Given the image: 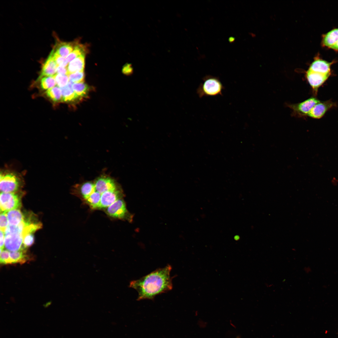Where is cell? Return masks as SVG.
Wrapping results in <instances>:
<instances>
[{
  "label": "cell",
  "mask_w": 338,
  "mask_h": 338,
  "mask_svg": "<svg viewBox=\"0 0 338 338\" xmlns=\"http://www.w3.org/2000/svg\"><path fill=\"white\" fill-rule=\"evenodd\" d=\"M172 269L171 266L168 264L139 279L131 281L129 287L137 292V300H152L157 295L171 290L173 287L172 277L170 276Z\"/></svg>",
  "instance_id": "cell-1"
},
{
  "label": "cell",
  "mask_w": 338,
  "mask_h": 338,
  "mask_svg": "<svg viewBox=\"0 0 338 338\" xmlns=\"http://www.w3.org/2000/svg\"><path fill=\"white\" fill-rule=\"evenodd\" d=\"M224 87L219 79L212 76H207L198 87L197 93L200 98L222 95Z\"/></svg>",
  "instance_id": "cell-2"
},
{
  "label": "cell",
  "mask_w": 338,
  "mask_h": 338,
  "mask_svg": "<svg viewBox=\"0 0 338 338\" xmlns=\"http://www.w3.org/2000/svg\"><path fill=\"white\" fill-rule=\"evenodd\" d=\"M23 183L22 177L17 173L9 170L1 171L0 189L1 192H17Z\"/></svg>",
  "instance_id": "cell-3"
},
{
  "label": "cell",
  "mask_w": 338,
  "mask_h": 338,
  "mask_svg": "<svg viewBox=\"0 0 338 338\" xmlns=\"http://www.w3.org/2000/svg\"><path fill=\"white\" fill-rule=\"evenodd\" d=\"M106 213L110 216L118 219L127 220H132L133 216L127 209L125 203L122 199L116 200L106 208Z\"/></svg>",
  "instance_id": "cell-4"
},
{
  "label": "cell",
  "mask_w": 338,
  "mask_h": 338,
  "mask_svg": "<svg viewBox=\"0 0 338 338\" xmlns=\"http://www.w3.org/2000/svg\"><path fill=\"white\" fill-rule=\"evenodd\" d=\"M14 192H1L0 197L1 212H7L12 210L18 209L21 206L20 198Z\"/></svg>",
  "instance_id": "cell-5"
},
{
  "label": "cell",
  "mask_w": 338,
  "mask_h": 338,
  "mask_svg": "<svg viewBox=\"0 0 338 338\" xmlns=\"http://www.w3.org/2000/svg\"><path fill=\"white\" fill-rule=\"evenodd\" d=\"M23 236L19 233H5L4 246L10 252L18 251L24 247L23 245Z\"/></svg>",
  "instance_id": "cell-6"
},
{
  "label": "cell",
  "mask_w": 338,
  "mask_h": 338,
  "mask_svg": "<svg viewBox=\"0 0 338 338\" xmlns=\"http://www.w3.org/2000/svg\"><path fill=\"white\" fill-rule=\"evenodd\" d=\"M320 101L316 98L311 97L296 104L290 105L293 113L299 116L308 115L313 107Z\"/></svg>",
  "instance_id": "cell-7"
},
{
  "label": "cell",
  "mask_w": 338,
  "mask_h": 338,
  "mask_svg": "<svg viewBox=\"0 0 338 338\" xmlns=\"http://www.w3.org/2000/svg\"><path fill=\"white\" fill-rule=\"evenodd\" d=\"M330 74H323L308 70L306 72L307 80L316 93L318 88L328 79Z\"/></svg>",
  "instance_id": "cell-8"
},
{
  "label": "cell",
  "mask_w": 338,
  "mask_h": 338,
  "mask_svg": "<svg viewBox=\"0 0 338 338\" xmlns=\"http://www.w3.org/2000/svg\"><path fill=\"white\" fill-rule=\"evenodd\" d=\"M122 193L115 189L105 192L101 194L100 201L98 208H107L116 200L120 198Z\"/></svg>",
  "instance_id": "cell-9"
},
{
  "label": "cell",
  "mask_w": 338,
  "mask_h": 338,
  "mask_svg": "<svg viewBox=\"0 0 338 338\" xmlns=\"http://www.w3.org/2000/svg\"><path fill=\"white\" fill-rule=\"evenodd\" d=\"M94 183L96 191L101 194L117 188L114 181L108 177L102 176L99 177Z\"/></svg>",
  "instance_id": "cell-10"
},
{
  "label": "cell",
  "mask_w": 338,
  "mask_h": 338,
  "mask_svg": "<svg viewBox=\"0 0 338 338\" xmlns=\"http://www.w3.org/2000/svg\"><path fill=\"white\" fill-rule=\"evenodd\" d=\"M334 105L333 102L330 100L320 101L315 105L307 115L313 118L320 119Z\"/></svg>",
  "instance_id": "cell-11"
},
{
  "label": "cell",
  "mask_w": 338,
  "mask_h": 338,
  "mask_svg": "<svg viewBox=\"0 0 338 338\" xmlns=\"http://www.w3.org/2000/svg\"><path fill=\"white\" fill-rule=\"evenodd\" d=\"M335 62H328L318 57H316L311 64L308 70L312 71L330 74V68Z\"/></svg>",
  "instance_id": "cell-12"
},
{
  "label": "cell",
  "mask_w": 338,
  "mask_h": 338,
  "mask_svg": "<svg viewBox=\"0 0 338 338\" xmlns=\"http://www.w3.org/2000/svg\"><path fill=\"white\" fill-rule=\"evenodd\" d=\"M53 50L54 52L64 58L66 57L74 50L77 40L71 42L61 41L57 38Z\"/></svg>",
  "instance_id": "cell-13"
},
{
  "label": "cell",
  "mask_w": 338,
  "mask_h": 338,
  "mask_svg": "<svg viewBox=\"0 0 338 338\" xmlns=\"http://www.w3.org/2000/svg\"><path fill=\"white\" fill-rule=\"evenodd\" d=\"M58 65L54 60L52 53L51 52L48 58L43 65L40 79L44 76H54L57 73Z\"/></svg>",
  "instance_id": "cell-14"
},
{
  "label": "cell",
  "mask_w": 338,
  "mask_h": 338,
  "mask_svg": "<svg viewBox=\"0 0 338 338\" xmlns=\"http://www.w3.org/2000/svg\"><path fill=\"white\" fill-rule=\"evenodd\" d=\"M86 54H82L70 62L67 66L69 75L78 72L83 71L85 66Z\"/></svg>",
  "instance_id": "cell-15"
},
{
  "label": "cell",
  "mask_w": 338,
  "mask_h": 338,
  "mask_svg": "<svg viewBox=\"0 0 338 338\" xmlns=\"http://www.w3.org/2000/svg\"><path fill=\"white\" fill-rule=\"evenodd\" d=\"M338 41V28H335L322 35L321 45L330 48Z\"/></svg>",
  "instance_id": "cell-16"
},
{
  "label": "cell",
  "mask_w": 338,
  "mask_h": 338,
  "mask_svg": "<svg viewBox=\"0 0 338 338\" xmlns=\"http://www.w3.org/2000/svg\"><path fill=\"white\" fill-rule=\"evenodd\" d=\"M72 83L69 81L66 85L60 88L62 101L69 102L80 99L74 92L72 88Z\"/></svg>",
  "instance_id": "cell-17"
},
{
  "label": "cell",
  "mask_w": 338,
  "mask_h": 338,
  "mask_svg": "<svg viewBox=\"0 0 338 338\" xmlns=\"http://www.w3.org/2000/svg\"><path fill=\"white\" fill-rule=\"evenodd\" d=\"M26 248L23 247L18 251L10 252L11 264H23L30 260V257L27 254Z\"/></svg>",
  "instance_id": "cell-18"
},
{
  "label": "cell",
  "mask_w": 338,
  "mask_h": 338,
  "mask_svg": "<svg viewBox=\"0 0 338 338\" xmlns=\"http://www.w3.org/2000/svg\"><path fill=\"white\" fill-rule=\"evenodd\" d=\"M88 51L87 45L79 43V40H77L73 50L66 57V59L68 63H70L80 55L86 54Z\"/></svg>",
  "instance_id": "cell-19"
},
{
  "label": "cell",
  "mask_w": 338,
  "mask_h": 338,
  "mask_svg": "<svg viewBox=\"0 0 338 338\" xmlns=\"http://www.w3.org/2000/svg\"><path fill=\"white\" fill-rule=\"evenodd\" d=\"M6 213L9 225H17L24 220V216L19 209L12 210Z\"/></svg>",
  "instance_id": "cell-20"
},
{
  "label": "cell",
  "mask_w": 338,
  "mask_h": 338,
  "mask_svg": "<svg viewBox=\"0 0 338 338\" xmlns=\"http://www.w3.org/2000/svg\"><path fill=\"white\" fill-rule=\"evenodd\" d=\"M79 186L80 193L85 200L96 191L94 183L91 182H85Z\"/></svg>",
  "instance_id": "cell-21"
},
{
  "label": "cell",
  "mask_w": 338,
  "mask_h": 338,
  "mask_svg": "<svg viewBox=\"0 0 338 338\" xmlns=\"http://www.w3.org/2000/svg\"><path fill=\"white\" fill-rule=\"evenodd\" d=\"M72 88L76 94L80 99L86 97L90 90V87L84 82L73 84Z\"/></svg>",
  "instance_id": "cell-22"
},
{
  "label": "cell",
  "mask_w": 338,
  "mask_h": 338,
  "mask_svg": "<svg viewBox=\"0 0 338 338\" xmlns=\"http://www.w3.org/2000/svg\"><path fill=\"white\" fill-rule=\"evenodd\" d=\"M56 86L49 89L46 92L47 97L54 102L62 101V94L61 88Z\"/></svg>",
  "instance_id": "cell-23"
},
{
  "label": "cell",
  "mask_w": 338,
  "mask_h": 338,
  "mask_svg": "<svg viewBox=\"0 0 338 338\" xmlns=\"http://www.w3.org/2000/svg\"><path fill=\"white\" fill-rule=\"evenodd\" d=\"M56 84L54 76H44L41 78L40 86L44 90H48L54 87Z\"/></svg>",
  "instance_id": "cell-24"
},
{
  "label": "cell",
  "mask_w": 338,
  "mask_h": 338,
  "mask_svg": "<svg viewBox=\"0 0 338 338\" xmlns=\"http://www.w3.org/2000/svg\"><path fill=\"white\" fill-rule=\"evenodd\" d=\"M101 194L96 191L85 200L92 208H98L100 201Z\"/></svg>",
  "instance_id": "cell-25"
},
{
  "label": "cell",
  "mask_w": 338,
  "mask_h": 338,
  "mask_svg": "<svg viewBox=\"0 0 338 338\" xmlns=\"http://www.w3.org/2000/svg\"><path fill=\"white\" fill-rule=\"evenodd\" d=\"M54 77L57 86L60 88L66 85L69 82V75H68L56 74Z\"/></svg>",
  "instance_id": "cell-26"
},
{
  "label": "cell",
  "mask_w": 338,
  "mask_h": 338,
  "mask_svg": "<svg viewBox=\"0 0 338 338\" xmlns=\"http://www.w3.org/2000/svg\"><path fill=\"white\" fill-rule=\"evenodd\" d=\"M69 81L72 83L81 82L84 81L85 74L84 71L76 72L69 74Z\"/></svg>",
  "instance_id": "cell-27"
},
{
  "label": "cell",
  "mask_w": 338,
  "mask_h": 338,
  "mask_svg": "<svg viewBox=\"0 0 338 338\" xmlns=\"http://www.w3.org/2000/svg\"><path fill=\"white\" fill-rule=\"evenodd\" d=\"M53 54L54 59L58 66L66 67L68 62L66 58L62 57L55 53L52 50L51 52Z\"/></svg>",
  "instance_id": "cell-28"
},
{
  "label": "cell",
  "mask_w": 338,
  "mask_h": 338,
  "mask_svg": "<svg viewBox=\"0 0 338 338\" xmlns=\"http://www.w3.org/2000/svg\"><path fill=\"white\" fill-rule=\"evenodd\" d=\"M9 225L8 221L6 212L1 213L0 216V230L4 232Z\"/></svg>",
  "instance_id": "cell-29"
},
{
  "label": "cell",
  "mask_w": 338,
  "mask_h": 338,
  "mask_svg": "<svg viewBox=\"0 0 338 338\" xmlns=\"http://www.w3.org/2000/svg\"><path fill=\"white\" fill-rule=\"evenodd\" d=\"M0 263L2 264H11L10 252L8 250H0Z\"/></svg>",
  "instance_id": "cell-30"
},
{
  "label": "cell",
  "mask_w": 338,
  "mask_h": 338,
  "mask_svg": "<svg viewBox=\"0 0 338 338\" xmlns=\"http://www.w3.org/2000/svg\"><path fill=\"white\" fill-rule=\"evenodd\" d=\"M34 242V236L33 233L28 234L23 238V245L25 248L33 245Z\"/></svg>",
  "instance_id": "cell-31"
},
{
  "label": "cell",
  "mask_w": 338,
  "mask_h": 338,
  "mask_svg": "<svg viewBox=\"0 0 338 338\" xmlns=\"http://www.w3.org/2000/svg\"><path fill=\"white\" fill-rule=\"evenodd\" d=\"M122 71L126 75H129L132 72V68L130 64H126L123 67Z\"/></svg>",
  "instance_id": "cell-32"
},
{
  "label": "cell",
  "mask_w": 338,
  "mask_h": 338,
  "mask_svg": "<svg viewBox=\"0 0 338 338\" xmlns=\"http://www.w3.org/2000/svg\"><path fill=\"white\" fill-rule=\"evenodd\" d=\"M57 74L69 75L67 68L66 67L58 66L57 70Z\"/></svg>",
  "instance_id": "cell-33"
},
{
  "label": "cell",
  "mask_w": 338,
  "mask_h": 338,
  "mask_svg": "<svg viewBox=\"0 0 338 338\" xmlns=\"http://www.w3.org/2000/svg\"><path fill=\"white\" fill-rule=\"evenodd\" d=\"M0 250H3L4 247L5 243V233L3 231L0 230Z\"/></svg>",
  "instance_id": "cell-34"
},
{
  "label": "cell",
  "mask_w": 338,
  "mask_h": 338,
  "mask_svg": "<svg viewBox=\"0 0 338 338\" xmlns=\"http://www.w3.org/2000/svg\"><path fill=\"white\" fill-rule=\"evenodd\" d=\"M330 48L335 51H338V41L336 43Z\"/></svg>",
  "instance_id": "cell-35"
}]
</instances>
